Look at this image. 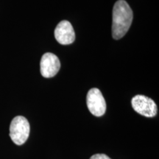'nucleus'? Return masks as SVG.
<instances>
[{
  "mask_svg": "<svg viewBox=\"0 0 159 159\" xmlns=\"http://www.w3.org/2000/svg\"><path fill=\"white\" fill-rule=\"evenodd\" d=\"M134 14L130 7L125 0H118L113 8L112 35L116 40L125 36L132 24Z\"/></svg>",
  "mask_w": 159,
  "mask_h": 159,
  "instance_id": "nucleus-1",
  "label": "nucleus"
},
{
  "mask_svg": "<svg viewBox=\"0 0 159 159\" xmlns=\"http://www.w3.org/2000/svg\"><path fill=\"white\" fill-rule=\"evenodd\" d=\"M30 131V123L25 117L17 116L10 125V136L16 145H22L28 139Z\"/></svg>",
  "mask_w": 159,
  "mask_h": 159,
  "instance_id": "nucleus-2",
  "label": "nucleus"
},
{
  "mask_svg": "<svg viewBox=\"0 0 159 159\" xmlns=\"http://www.w3.org/2000/svg\"><path fill=\"white\" fill-rule=\"evenodd\" d=\"M87 106L94 116L99 117L105 114L106 111V102L101 91L94 88L89 91L86 97Z\"/></svg>",
  "mask_w": 159,
  "mask_h": 159,
  "instance_id": "nucleus-3",
  "label": "nucleus"
},
{
  "mask_svg": "<svg viewBox=\"0 0 159 159\" xmlns=\"http://www.w3.org/2000/svg\"><path fill=\"white\" fill-rule=\"evenodd\" d=\"M133 108L138 114L145 117H154L157 114V105L152 99L144 96L136 95L131 100Z\"/></svg>",
  "mask_w": 159,
  "mask_h": 159,
  "instance_id": "nucleus-4",
  "label": "nucleus"
},
{
  "mask_svg": "<svg viewBox=\"0 0 159 159\" xmlns=\"http://www.w3.org/2000/svg\"><path fill=\"white\" fill-rule=\"evenodd\" d=\"M41 75L46 78L55 76L61 69V62L56 55L47 52L43 55L40 63Z\"/></svg>",
  "mask_w": 159,
  "mask_h": 159,
  "instance_id": "nucleus-5",
  "label": "nucleus"
},
{
  "mask_svg": "<svg viewBox=\"0 0 159 159\" xmlns=\"http://www.w3.org/2000/svg\"><path fill=\"white\" fill-rule=\"evenodd\" d=\"M55 38L59 43L71 44L75 40V33L71 24L68 21H61L55 30Z\"/></svg>",
  "mask_w": 159,
  "mask_h": 159,
  "instance_id": "nucleus-6",
  "label": "nucleus"
},
{
  "mask_svg": "<svg viewBox=\"0 0 159 159\" xmlns=\"http://www.w3.org/2000/svg\"><path fill=\"white\" fill-rule=\"evenodd\" d=\"M90 159H111L105 154H95L90 158Z\"/></svg>",
  "mask_w": 159,
  "mask_h": 159,
  "instance_id": "nucleus-7",
  "label": "nucleus"
}]
</instances>
